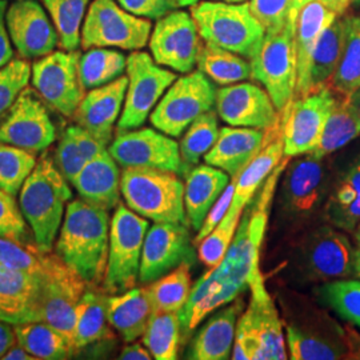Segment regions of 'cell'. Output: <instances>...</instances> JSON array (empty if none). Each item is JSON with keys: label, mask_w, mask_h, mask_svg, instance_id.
<instances>
[{"label": "cell", "mask_w": 360, "mask_h": 360, "mask_svg": "<svg viewBox=\"0 0 360 360\" xmlns=\"http://www.w3.org/2000/svg\"><path fill=\"white\" fill-rule=\"evenodd\" d=\"M323 179L322 159L307 155L288 165L283 181V199L287 208L296 214L311 212L321 200Z\"/></svg>", "instance_id": "obj_29"}, {"label": "cell", "mask_w": 360, "mask_h": 360, "mask_svg": "<svg viewBox=\"0 0 360 360\" xmlns=\"http://www.w3.org/2000/svg\"><path fill=\"white\" fill-rule=\"evenodd\" d=\"M250 65L251 79L266 89L276 110L283 112L295 96V27L288 22L281 31L266 32Z\"/></svg>", "instance_id": "obj_6"}, {"label": "cell", "mask_w": 360, "mask_h": 360, "mask_svg": "<svg viewBox=\"0 0 360 360\" xmlns=\"http://www.w3.org/2000/svg\"><path fill=\"white\" fill-rule=\"evenodd\" d=\"M193 243L187 224L155 223L144 238L139 282L151 283L183 262H193Z\"/></svg>", "instance_id": "obj_18"}, {"label": "cell", "mask_w": 360, "mask_h": 360, "mask_svg": "<svg viewBox=\"0 0 360 360\" xmlns=\"http://www.w3.org/2000/svg\"><path fill=\"white\" fill-rule=\"evenodd\" d=\"M13 328L18 343L37 359H70L77 354L74 343L47 323H19Z\"/></svg>", "instance_id": "obj_34"}, {"label": "cell", "mask_w": 360, "mask_h": 360, "mask_svg": "<svg viewBox=\"0 0 360 360\" xmlns=\"http://www.w3.org/2000/svg\"><path fill=\"white\" fill-rule=\"evenodd\" d=\"M190 266L191 263L183 262L176 269L146 285L155 311L180 312L186 306L193 291Z\"/></svg>", "instance_id": "obj_37"}, {"label": "cell", "mask_w": 360, "mask_h": 360, "mask_svg": "<svg viewBox=\"0 0 360 360\" xmlns=\"http://www.w3.org/2000/svg\"><path fill=\"white\" fill-rule=\"evenodd\" d=\"M127 67V58L116 49L94 47L80 53L79 77L84 90H92L122 77Z\"/></svg>", "instance_id": "obj_36"}, {"label": "cell", "mask_w": 360, "mask_h": 360, "mask_svg": "<svg viewBox=\"0 0 360 360\" xmlns=\"http://www.w3.org/2000/svg\"><path fill=\"white\" fill-rule=\"evenodd\" d=\"M321 303L348 323L360 327V281H335L316 288Z\"/></svg>", "instance_id": "obj_42"}, {"label": "cell", "mask_w": 360, "mask_h": 360, "mask_svg": "<svg viewBox=\"0 0 360 360\" xmlns=\"http://www.w3.org/2000/svg\"><path fill=\"white\" fill-rule=\"evenodd\" d=\"M323 4L336 13L338 16H343L352 3H360V0H319Z\"/></svg>", "instance_id": "obj_56"}, {"label": "cell", "mask_w": 360, "mask_h": 360, "mask_svg": "<svg viewBox=\"0 0 360 360\" xmlns=\"http://www.w3.org/2000/svg\"><path fill=\"white\" fill-rule=\"evenodd\" d=\"M37 163L35 154L0 143V190L18 195Z\"/></svg>", "instance_id": "obj_43"}, {"label": "cell", "mask_w": 360, "mask_h": 360, "mask_svg": "<svg viewBox=\"0 0 360 360\" xmlns=\"http://www.w3.org/2000/svg\"><path fill=\"white\" fill-rule=\"evenodd\" d=\"M71 198L68 180L51 158L43 155L19 195L22 214L31 227L35 243L41 250L51 251Z\"/></svg>", "instance_id": "obj_2"}, {"label": "cell", "mask_w": 360, "mask_h": 360, "mask_svg": "<svg viewBox=\"0 0 360 360\" xmlns=\"http://www.w3.org/2000/svg\"><path fill=\"white\" fill-rule=\"evenodd\" d=\"M235 186H236V176L231 178V181L229 183L226 190L219 196L215 205L211 207V210L208 211L200 230L198 231L195 239L193 240L195 247H198L199 243L206 238L207 235L218 226L219 223L221 221V219L224 218V215L227 214V211L230 210L233 193H235Z\"/></svg>", "instance_id": "obj_49"}, {"label": "cell", "mask_w": 360, "mask_h": 360, "mask_svg": "<svg viewBox=\"0 0 360 360\" xmlns=\"http://www.w3.org/2000/svg\"><path fill=\"white\" fill-rule=\"evenodd\" d=\"M190 11L202 40L248 59L266 35L248 1L205 0L193 6Z\"/></svg>", "instance_id": "obj_4"}, {"label": "cell", "mask_w": 360, "mask_h": 360, "mask_svg": "<svg viewBox=\"0 0 360 360\" xmlns=\"http://www.w3.org/2000/svg\"><path fill=\"white\" fill-rule=\"evenodd\" d=\"M218 116L233 127L267 129L281 120L266 89L255 83L239 82L217 90Z\"/></svg>", "instance_id": "obj_19"}, {"label": "cell", "mask_w": 360, "mask_h": 360, "mask_svg": "<svg viewBox=\"0 0 360 360\" xmlns=\"http://www.w3.org/2000/svg\"><path fill=\"white\" fill-rule=\"evenodd\" d=\"M39 296V281L0 262V319L11 324L31 322Z\"/></svg>", "instance_id": "obj_28"}, {"label": "cell", "mask_w": 360, "mask_h": 360, "mask_svg": "<svg viewBox=\"0 0 360 360\" xmlns=\"http://www.w3.org/2000/svg\"><path fill=\"white\" fill-rule=\"evenodd\" d=\"M114 335L107 319V296L87 290L77 306L74 326V346L77 352Z\"/></svg>", "instance_id": "obj_33"}, {"label": "cell", "mask_w": 360, "mask_h": 360, "mask_svg": "<svg viewBox=\"0 0 360 360\" xmlns=\"http://www.w3.org/2000/svg\"><path fill=\"white\" fill-rule=\"evenodd\" d=\"M31 79V65L23 58L0 68V116L10 110Z\"/></svg>", "instance_id": "obj_45"}, {"label": "cell", "mask_w": 360, "mask_h": 360, "mask_svg": "<svg viewBox=\"0 0 360 360\" xmlns=\"http://www.w3.org/2000/svg\"><path fill=\"white\" fill-rule=\"evenodd\" d=\"M7 8V0H0V68L10 63L13 59V41L6 23Z\"/></svg>", "instance_id": "obj_53"}, {"label": "cell", "mask_w": 360, "mask_h": 360, "mask_svg": "<svg viewBox=\"0 0 360 360\" xmlns=\"http://www.w3.org/2000/svg\"><path fill=\"white\" fill-rule=\"evenodd\" d=\"M4 360H37L34 355H31L26 348L22 347L20 345H13L6 355L3 356Z\"/></svg>", "instance_id": "obj_57"}, {"label": "cell", "mask_w": 360, "mask_h": 360, "mask_svg": "<svg viewBox=\"0 0 360 360\" xmlns=\"http://www.w3.org/2000/svg\"><path fill=\"white\" fill-rule=\"evenodd\" d=\"M359 135L360 117L354 104L351 103L349 95L336 91V101L324 124L322 136L309 155L316 159H324L347 146Z\"/></svg>", "instance_id": "obj_31"}, {"label": "cell", "mask_w": 360, "mask_h": 360, "mask_svg": "<svg viewBox=\"0 0 360 360\" xmlns=\"http://www.w3.org/2000/svg\"><path fill=\"white\" fill-rule=\"evenodd\" d=\"M91 0H40L59 35V47L77 51Z\"/></svg>", "instance_id": "obj_38"}, {"label": "cell", "mask_w": 360, "mask_h": 360, "mask_svg": "<svg viewBox=\"0 0 360 360\" xmlns=\"http://www.w3.org/2000/svg\"><path fill=\"white\" fill-rule=\"evenodd\" d=\"M16 342L15 328L11 323L0 319V359H3L6 352L16 345Z\"/></svg>", "instance_id": "obj_54"}, {"label": "cell", "mask_w": 360, "mask_h": 360, "mask_svg": "<svg viewBox=\"0 0 360 360\" xmlns=\"http://www.w3.org/2000/svg\"><path fill=\"white\" fill-rule=\"evenodd\" d=\"M108 211L83 199L71 200L56 242V252L89 285L103 283L110 248Z\"/></svg>", "instance_id": "obj_1"}, {"label": "cell", "mask_w": 360, "mask_h": 360, "mask_svg": "<svg viewBox=\"0 0 360 360\" xmlns=\"http://www.w3.org/2000/svg\"><path fill=\"white\" fill-rule=\"evenodd\" d=\"M230 183V175L220 168L202 165L191 168L184 183V207L188 221L199 231L208 211Z\"/></svg>", "instance_id": "obj_27"}, {"label": "cell", "mask_w": 360, "mask_h": 360, "mask_svg": "<svg viewBox=\"0 0 360 360\" xmlns=\"http://www.w3.org/2000/svg\"><path fill=\"white\" fill-rule=\"evenodd\" d=\"M154 311L146 287H134L119 295L107 296L108 323L126 343L143 336Z\"/></svg>", "instance_id": "obj_30"}, {"label": "cell", "mask_w": 360, "mask_h": 360, "mask_svg": "<svg viewBox=\"0 0 360 360\" xmlns=\"http://www.w3.org/2000/svg\"><path fill=\"white\" fill-rule=\"evenodd\" d=\"M300 270L314 281L360 279V247L342 232L322 227L309 232L299 245Z\"/></svg>", "instance_id": "obj_11"}, {"label": "cell", "mask_w": 360, "mask_h": 360, "mask_svg": "<svg viewBox=\"0 0 360 360\" xmlns=\"http://www.w3.org/2000/svg\"><path fill=\"white\" fill-rule=\"evenodd\" d=\"M200 39L191 13L175 10L156 20L148 46L158 65L188 74L196 65Z\"/></svg>", "instance_id": "obj_16"}, {"label": "cell", "mask_w": 360, "mask_h": 360, "mask_svg": "<svg viewBox=\"0 0 360 360\" xmlns=\"http://www.w3.org/2000/svg\"><path fill=\"white\" fill-rule=\"evenodd\" d=\"M116 1L129 13L144 19H150V20H158L172 10L169 7L168 0H116Z\"/></svg>", "instance_id": "obj_51"}, {"label": "cell", "mask_w": 360, "mask_h": 360, "mask_svg": "<svg viewBox=\"0 0 360 360\" xmlns=\"http://www.w3.org/2000/svg\"><path fill=\"white\" fill-rule=\"evenodd\" d=\"M345 34L346 20L342 16L323 31L311 58L307 95L330 87L343 51Z\"/></svg>", "instance_id": "obj_32"}, {"label": "cell", "mask_w": 360, "mask_h": 360, "mask_svg": "<svg viewBox=\"0 0 360 360\" xmlns=\"http://www.w3.org/2000/svg\"><path fill=\"white\" fill-rule=\"evenodd\" d=\"M26 232V219L15 196L0 190V238L22 242Z\"/></svg>", "instance_id": "obj_47"}, {"label": "cell", "mask_w": 360, "mask_h": 360, "mask_svg": "<svg viewBox=\"0 0 360 360\" xmlns=\"http://www.w3.org/2000/svg\"><path fill=\"white\" fill-rule=\"evenodd\" d=\"M119 359L122 360H150L153 359L148 348L141 343H132L122 349Z\"/></svg>", "instance_id": "obj_55"}, {"label": "cell", "mask_w": 360, "mask_h": 360, "mask_svg": "<svg viewBox=\"0 0 360 360\" xmlns=\"http://www.w3.org/2000/svg\"><path fill=\"white\" fill-rule=\"evenodd\" d=\"M6 23L13 47L26 60L43 58L59 46L58 31L38 0H15L7 8Z\"/></svg>", "instance_id": "obj_17"}, {"label": "cell", "mask_w": 360, "mask_h": 360, "mask_svg": "<svg viewBox=\"0 0 360 360\" xmlns=\"http://www.w3.org/2000/svg\"><path fill=\"white\" fill-rule=\"evenodd\" d=\"M120 178L115 159L108 150L86 163L71 184L80 199L103 210H114L120 203Z\"/></svg>", "instance_id": "obj_24"}, {"label": "cell", "mask_w": 360, "mask_h": 360, "mask_svg": "<svg viewBox=\"0 0 360 360\" xmlns=\"http://www.w3.org/2000/svg\"><path fill=\"white\" fill-rule=\"evenodd\" d=\"M266 139V129L250 127H223L212 148L205 155V162L238 176L260 151Z\"/></svg>", "instance_id": "obj_23"}, {"label": "cell", "mask_w": 360, "mask_h": 360, "mask_svg": "<svg viewBox=\"0 0 360 360\" xmlns=\"http://www.w3.org/2000/svg\"><path fill=\"white\" fill-rule=\"evenodd\" d=\"M219 1H227V3H243L245 0H219Z\"/></svg>", "instance_id": "obj_62"}, {"label": "cell", "mask_w": 360, "mask_h": 360, "mask_svg": "<svg viewBox=\"0 0 360 360\" xmlns=\"http://www.w3.org/2000/svg\"><path fill=\"white\" fill-rule=\"evenodd\" d=\"M55 159H56V166L70 183L87 163L84 156L79 151L77 143L72 141V138L65 131L58 144Z\"/></svg>", "instance_id": "obj_48"}, {"label": "cell", "mask_w": 360, "mask_h": 360, "mask_svg": "<svg viewBox=\"0 0 360 360\" xmlns=\"http://www.w3.org/2000/svg\"><path fill=\"white\" fill-rule=\"evenodd\" d=\"M200 0H168L169 7L172 10H180V8H186V7H193L195 4H198Z\"/></svg>", "instance_id": "obj_59"}, {"label": "cell", "mask_w": 360, "mask_h": 360, "mask_svg": "<svg viewBox=\"0 0 360 360\" xmlns=\"http://www.w3.org/2000/svg\"><path fill=\"white\" fill-rule=\"evenodd\" d=\"M335 101L336 91L331 87L292 99L283 112H281L284 156L309 155L316 147Z\"/></svg>", "instance_id": "obj_15"}, {"label": "cell", "mask_w": 360, "mask_h": 360, "mask_svg": "<svg viewBox=\"0 0 360 360\" xmlns=\"http://www.w3.org/2000/svg\"><path fill=\"white\" fill-rule=\"evenodd\" d=\"M360 200V160L349 169L343 183L336 190L335 198L330 202L331 208H345Z\"/></svg>", "instance_id": "obj_50"}, {"label": "cell", "mask_w": 360, "mask_h": 360, "mask_svg": "<svg viewBox=\"0 0 360 360\" xmlns=\"http://www.w3.org/2000/svg\"><path fill=\"white\" fill-rule=\"evenodd\" d=\"M217 90L202 71H191L176 79L156 104L150 120L155 129L179 138L196 117L212 110Z\"/></svg>", "instance_id": "obj_9"}, {"label": "cell", "mask_w": 360, "mask_h": 360, "mask_svg": "<svg viewBox=\"0 0 360 360\" xmlns=\"http://www.w3.org/2000/svg\"><path fill=\"white\" fill-rule=\"evenodd\" d=\"M198 70L219 86H230L251 77V65L242 55L211 43H202L196 58Z\"/></svg>", "instance_id": "obj_35"}, {"label": "cell", "mask_w": 360, "mask_h": 360, "mask_svg": "<svg viewBox=\"0 0 360 360\" xmlns=\"http://www.w3.org/2000/svg\"><path fill=\"white\" fill-rule=\"evenodd\" d=\"M65 132L72 138V141L77 143L79 151L84 156L87 162L98 158L99 155L107 151V146L101 142L98 138H95L90 131L83 129L82 126L75 124L70 126L65 129Z\"/></svg>", "instance_id": "obj_52"}, {"label": "cell", "mask_w": 360, "mask_h": 360, "mask_svg": "<svg viewBox=\"0 0 360 360\" xmlns=\"http://www.w3.org/2000/svg\"><path fill=\"white\" fill-rule=\"evenodd\" d=\"M180 312L154 311L143 334V345L156 360H175L179 352Z\"/></svg>", "instance_id": "obj_39"}, {"label": "cell", "mask_w": 360, "mask_h": 360, "mask_svg": "<svg viewBox=\"0 0 360 360\" xmlns=\"http://www.w3.org/2000/svg\"><path fill=\"white\" fill-rule=\"evenodd\" d=\"M336 18L339 16L319 0H309L300 10L295 28L296 89L294 99L307 95L312 52L322 37L323 31Z\"/></svg>", "instance_id": "obj_25"}, {"label": "cell", "mask_w": 360, "mask_h": 360, "mask_svg": "<svg viewBox=\"0 0 360 360\" xmlns=\"http://www.w3.org/2000/svg\"><path fill=\"white\" fill-rule=\"evenodd\" d=\"M129 77H117L114 82L89 91L74 114L77 124L90 131L105 146L112 141L117 119L124 105Z\"/></svg>", "instance_id": "obj_21"}, {"label": "cell", "mask_w": 360, "mask_h": 360, "mask_svg": "<svg viewBox=\"0 0 360 360\" xmlns=\"http://www.w3.org/2000/svg\"><path fill=\"white\" fill-rule=\"evenodd\" d=\"M120 190L127 207L143 218L188 226L184 184L178 174L158 168L124 167Z\"/></svg>", "instance_id": "obj_3"}, {"label": "cell", "mask_w": 360, "mask_h": 360, "mask_svg": "<svg viewBox=\"0 0 360 360\" xmlns=\"http://www.w3.org/2000/svg\"><path fill=\"white\" fill-rule=\"evenodd\" d=\"M38 92L25 89L0 122V143L39 154L56 139L51 116Z\"/></svg>", "instance_id": "obj_14"}, {"label": "cell", "mask_w": 360, "mask_h": 360, "mask_svg": "<svg viewBox=\"0 0 360 360\" xmlns=\"http://www.w3.org/2000/svg\"><path fill=\"white\" fill-rule=\"evenodd\" d=\"M242 215L227 211L218 226L196 247L200 262L208 269L218 267L226 257L235 238Z\"/></svg>", "instance_id": "obj_44"}, {"label": "cell", "mask_w": 360, "mask_h": 360, "mask_svg": "<svg viewBox=\"0 0 360 360\" xmlns=\"http://www.w3.org/2000/svg\"><path fill=\"white\" fill-rule=\"evenodd\" d=\"M349 99H351V103L354 104V107H355V110H356V112H358L360 117V89L355 91V92H352L349 95Z\"/></svg>", "instance_id": "obj_60"}, {"label": "cell", "mask_w": 360, "mask_h": 360, "mask_svg": "<svg viewBox=\"0 0 360 360\" xmlns=\"http://www.w3.org/2000/svg\"><path fill=\"white\" fill-rule=\"evenodd\" d=\"M108 153L123 168H158L179 176H186L191 169L181 159L179 143L159 129L139 127L117 132Z\"/></svg>", "instance_id": "obj_13"}, {"label": "cell", "mask_w": 360, "mask_h": 360, "mask_svg": "<svg viewBox=\"0 0 360 360\" xmlns=\"http://www.w3.org/2000/svg\"><path fill=\"white\" fill-rule=\"evenodd\" d=\"M284 158L283 123L281 120L266 129V139L255 158L236 176L235 193L229 211L242 215L251 202L257 188L269 178L271 172L279 166Z\"/></svg>", "instance_id": "obj_22"}, {"label": "cell", "mask_w": 360, "mask_h": 360, "mask_svg": "<svg viewBox=\"0 0 360 360\" xmlns=\"http://www.w3.org/2000/svg\"><path fill=\"white\" fill-rule=\"evenodd\" d=\"M243 311V302L236 299L231 306L220 309L195 336L187 359L224 360L231 358L236 324Z\"/></svg>", "instance_id": "obj_26"}, {"label": "cell", "mask_w": 360, "mask_h": 360, "mask_svg": "<svg viewBox=\"0 0 360 360\" xmlns=\"http://www.w3.org/2000/svg\"><path fill=\"white\" fill-rule=\"evenodd\" d=\"M358 247H360V245H358Z\"/></svg>", "instance_id": "obj_63"}, {"label": "cell", "mask_w": 360, "mask_h": 360, "mask_svg": "<svg viewBox=\"0 0 360 360\" xmlns=\"http://www.w3.org/2000/svg\"><path fill=\"white\" fill-rule=\"evenodd\" d=\"M80 52L52 51L39 58L31 67L34 90L50 108L72 117L82 99L84 87L79 77Z\"/></svg>", "instance_id": "obj_12"}, {"label": "cell", "mask_w": 360, "mask_h": 360, "mask_svg": "<svg viewBox=\"0 0 360 360\" xmlns=\"http://www.w3.org/2000/svg\"><path fill=\"white\" fill-rule=\"evenodd\" d=\"M309 0H291V7H290V19L288 22L296 28V20L300 10L309 3Z\"/></svg>", "instance_id": "obj_58"}, {"label": "cell", "mask_w": 360, "mask_h": 360, "mask_svg": "<svg viewBox=\"0 0 360 360\" xmlns=\"http://www.w3.org/2000/svg\"><path fill=\"white\" fill-rule=\"evenodd\" d=\"M248 288L251 290V299L240 319L257 340V360L287 359L283 323L260 271L251 276Z\"/></svg>", "instance_id": "obj_20"}, {"label": "cell", "mask_w": 360, "mask_h": 360, "mask_svg": "<svg viewBox=\"0 0 360 360\" xmlns=\"http://www.w3.org/2000/svg\"><path fill=\"white\" fill-rule=\"evenodd\" d=\"M248 4L266 32L281 31L288 23L291 0H248Z\"/></svg>", "instance_id": "obj_46"}, {"label": "cell", "mask_w": 360, "mask_h": 360, "mask_svg": "<svg viewBox=\"0 0 360 360\" xmlns=\"http://www.w3.org/2000/svg\"><path fill=\"white\" fill-rule=\"evenodd\" d=\"M354 233H355V240H356V243H358V245H360V223L356 226Z\"/></svg>", "instance_id": "obj_61"}, {"label": "cell", "mask_w": 360, "mask_h": 360, "mask_svg": "<svg viewBox=\"0 0 360 360\" xmlns=\"http://www.w3.org/2000/svg\"><path fill=\"white\" fill-rule=\"evenodd\" d=\"M153 32L150 19L126 11L116 0H92L86 13L80 46L139 51L144 49Z\"/></svg>", "instance_id": "obj_8"}, {"label": "cell", "mask_w": 360, "mask_h": 360, "mask_svg": "<svg viewBox=\"0 0 360 360\" xmlns=\"http://www.w3.org/2000/svg\"><path fill=\"white\" fill-rule=\"evenodd\" d=\"M219 136L218 112L210 110L196 117L180 142L181 159L188 168L199 163L202 156L212 148Z\"/></svg>", "instance_id": "obj_41"}, {"label": "cell", "mask_w": 360, "mask_h": 360, "mask_svg": "<svg viewBox=\"0 0 360 360\" xmlns=\"http://www.w3.org/2000/svg\"><path fill=\"white\" fill-rule=\"evenodd\" d=\"M148 229V219L138 215L127 205H117L110 224L108 263L103 282L105 292L120 294L136 285Z\"/></svg>", "instance_id": "obj_5"}, {"label": "cell", "mask_w": 360, "mask_h": 360, "mask_svg": "<svg viewBox=\"0 0 360 360\" xmlns=\"http://www.w3.org/2000/svg\"><path fill=\"white\" fill-rule=\"evenodd\" d=\"M285 343L292 360L360 359V335L321 311L311 321L285 323Z\"/></svg>", "instance_id": "obj_7"}, {"label": "cell", "mask_w": 360, "mask_h": 360, "mask_svg": "<svg viewBox=\"0 0 360 360\" xmlns=\"http://www.w3.org/2000/svg\"><path fill=\"white\" fill-rule=\"evenodd\" d=\"M343 51L330 87L351 95L360 89V16H348Z\"/></svg>", "instance_id": "obj_40"}, {"label": "cell", "mask_w": 360, "mask_h": 360, "mask_svg": "<svg viewBox=\"0 0 360 360\" xmlns=\"http://www.w3.org/2000/svg\"><path fill=\"white\" fill-rule=\"evenodd\" d=\"M126 71L129 86L116 126L117 132L142 127L168 87L176 80L172 71L158 65L153 55L141 50L129 53Z\"/></svg>", "instance_id": "obj_10"}]
</instances>
